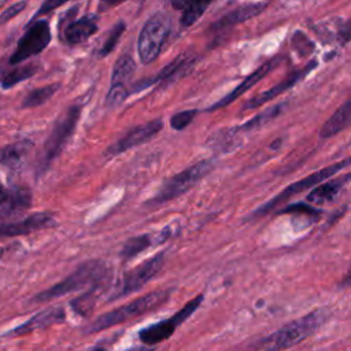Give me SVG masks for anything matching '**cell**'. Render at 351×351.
<instances>
[{
  "instance_id": "1",
  "label": "cell",
  "mask_w": 351,
  "mask_h": 351,
  "mask_svg": "<svg viewBox=\"0 0 351 351\" xmlns=\"http://www.w3.org/2000/svg\"><path fill=\"white\" fill-rule=\"evenodd\" d=\"M328 317L329 313L326 308L313 310L311 313L285 324L278 330L261 339L252 346L251 351H285L311 336L326 322Z\"/></svg>"
},
{
  "instance_id": "2",
  "label": "cell",
  "mask_w": 351,
  "mask_h": 351,
  "mask_svg": "<svg viewBox=\"0 0 351 351\" xmlns=\"http://www.w3.org/2000/svg\"><path fill=\"white\" fill-rule=\"evenodd\" d=\"M171 292H173V288L158 289V291L145 293L144 296H140L126 304H122L121 307H117L114 310H110L99 315L85 328V332L96 333V332L108 329L111 326H115L118 324L126 322L129 319H133L136 317H140L143 314H147L152 310H156L170 298Z\"/></svg>"
},
{
  "instance_id": "3",
  "label": "cell",
  "mask_w": 351,
  "mask_h": 351,
  "mask_svg": "<svg viewBox=\"0 0 351 351\" xmlns=\"http://www.w3.org/2000/svg\"><path fill=\"white\" fill-rule=\"evenodd\" d=\"M107 276V267L101 261H86L81 263L71 274H69L64 280L52 285L51 288L37 293L33 298V302L43 303L48 302L67 293L82 289L88 285H97Z\"/></svg>"
},
{
  "instance_id": "4",
  "label": "cell",
  "mask_w": 351,
  "mask_h": 351,
  "mask_svg": "<svg viewBox=\"0 0 351 351\" xmlns=\"http://www.w3.org/2000/svg\"><path fill=\"white\" fill-rule=\"evenodd\" d=\"M215 166V162L213 159H203L182 171L174 174L173 177L167 178L162 186L158 189L155 196H152L147 204L148 206H160L165 204L189 189H192L202 178H204Z\"/></svg>"
},
{
  "instance_id": "5",
  "label": "cell",
  "mask_w": 351,
  "mask_h": 351,
  "mask_svg": "<svg viewBox=\"0 0 351 351\" xmlns=\"http://www.w3.org/2000/svg\"><path fill=\"white\" fill-rule=\"evenodd\" d=\"M81 108H82L81 104L70 106L66 110V112L62 117H59V119L55 122L47 141L44 143L43 152L38 160L37 171L40 174L44 173L51 166V163L59 156V154L63 151L64 145L73 136L81 115Z\"/></svg>"
},
{
  "instance_id": "6",
  "label": "cell",
  "mask_w": 351,
  "mask_h": 351,
  "mask_svg": "<svg viewBox=\"0 0 351 351\" xmlns=\"http://www.w3.org/2000/svg\"><path fill=\"white\" fill-rule=\"evenodd\" d=\"M171 29L170 16L162 11L152 14L140 30L137 52L141 63L149 64L162 52Z\"/></svg>"
},
{
  "instance_id": "7",
  "label": "cell",
  "mask_w": 351,
  "mask_h": 351,
  "mask_svg": "<svg viewBox=\"0 0 351 351\" xmlns=\"http://www.w3.org/2000/svg\"><path fill=\"white\" fill-rule=\"evenodd\" d=\"M348 166H350V158H346V159H343V160H340V162H336V163H333V165H330V166H326V167H324V169H321V170H317V171L311 173L310 176H307V177H304V178H302V180H299V181H296V182L288 185L287 188H284L278 195H276L273 199H270L269 202H266L265 204H262L259 208H256V210L251 214V217L258 218V217H262V215L269 214V213L273 211L277 206L285 203V202H287L288 199H291L292 196H295V195H298V193H300V192H304L306 189L314 188L315 185H318V184L326 181L329 177L337 174L341 169H347Z\"/></svg>"
},
{
  "instance_id": "8",
  "label": "cell",
  "mask_w": 351,
  "mask_h": 351,
  "mask_svg": "<svg viewBox=\"0 0 351 351\" xmlns=\"http://www.w3.org/2000/svg\"><path fill=\"white\" fill-rule=\"evenodd\" d=\"M204 299V295L203 293H199L196 295L193 299H191L186 304H184L174 315H171L170 318L167 319H162V321H158L155 324H151L145 328H143L140 332H138V339L143 341V344L145 346H155L160 341H165L167 340L174 332L176 329L184 322L186 321L197 308L199 306L202 304Z\"/></svg>"
},
{
  "instance_id": "9",
  "label": "cell",
  "mask_w": 351,
  "mask_h": 351,
  "mask_svg": "<svg viewBox=\"0 0 351 351\" xmlns=\"http://www.w3.org/2000/svg\"><path fill=\"white\" fill-rule=\"evenodd\" d=\"M51 43V29L45 19L33 21L19 38L15 51L10 56V64H19L43 52Z\"/></svg>"
},
{
  "instance_id": "10",
  "label": "cell",
  "mask_w": 351,
  "mask_h": 351,
  "mask_svg": "<svg viewBox=\"0 0 351 351\" xmlns=\"http://www.w3.org/2000/svg\"><path fill=\"white\" fill-rule=\"evenodd\" d=\"M165 261H166V254L162 251L154 255L152 258L144 261L143 263L134 266L133 269L128 270L123 274L119 291L110 300H115L121 296H128L141 289L148 281H151L162 270V267L165 266Z\"/></svg>"
},
{
  "instance_id": "11",
  "label": "cell",
  "mask_w": 351,
  "mask_h": 351,
  "mask_svg": "<svg viewBox=\"0 0 351 351\" xmlns=\"http://www.w3.org/2000/svg\"><path fill=\"white\" fill-rule=\"evenodd\" d=\"M163 128V122L160 118L152 119L149 122H145L143 125H138L133 129H130L123 137H121L117 143L111 144L106 149V156H117L119 154H123L134 147H138L141 144H145L151 141Z\"/></svg>"
},
{
  "instance_id": "12",
  "label": "cell",
  "mask_w": 351,
  "mask_h": 351,
  "mask_svg": "<svg viewBox=\"0 0 351 351\" xmlns=\"http://www.w3.org/2000/svg\"><path fill=\"white\" fill-rule=\"evenodd\" d=\"M195 62H196V58L193 55H189V53L184 52V53L178 55L177 58H174L163 69H160L159 73L155 77H149V78H145V80H141V81L136 82L134 86L132 88L130 93H137L143 89H147L148 86H151L154 84L173 82V81L178 80L180 77H182L184 74H186L192 69Z\"/></svg>"
},
{
  "instance_id": "13",
  "label": "cell",
  "mask_w": 351,
  "mask_h": 351,
  "mask_svg": "<svg viewBox=\"0 0 351 351\" xmlns=\"http://www.w3.org/2000/svg\"><path fill=\"white\" fill-rule=\"evenodd\" d=\"M281 58L280 56H276V58H271L269 59L267 62H265L263 64H261L258 69H255L250 75H247L233 90H230L229 93H226L223 97H221L219 100H217L214 104H211L210 107H207L204 111L206 112H213L215 110H219V108H223L226 107L228 104H230L232 101H234L237 97H240L244 92H247L248 89H251L254 85H256L263 77H266L274 67L278 66Z\"/></svg>"
},
{
  "instance_id": "14",
  "label": "cell",
  "mask_w": 351,
  "mask_h": 351,
  "mask_svg": "<svg viewBox=\"0 0 351 351\" xmlns=\"http://www.w3.org/2000/svg\"><path fill=\"white\" fill-rule=\"evenodd\" d=\"M317 64H318V62L317 60H311V62H308V64H306L303 69H300V70H296V71H293L291 75H288L285 80H282L280 84H277V85H274V86H271V88H269L267 90H265V92H262V93H259V95H256V96H254L252 99H250L244 106H243V111H247V110H252V108H256V107H261V106H263L265 103H267V101H270V100H273L274 97H277V96H280L281 93H284L285 90H288V89H291L292 86H295L299 81H302L313 69H315L317 67Z\"/></svg>"
},
{
  "instance_id": "15",
  "label": "cell",
  "mask_w": 351,
  "mask_h": 351,
  "mask_svg": "<svg viewBox=\"0 0 351 351\" xmlns=\"http://www.w3.org/2000/svg\"><path fill=\"white\" fill-rule=\"evenodd\" d=\"M56 225L55 218L49 213H34L22 221L0 223V237H14L27 234L36 230L52 228Z\"/></svg>"
},
{
  "instance_id": "16",
  "label": "cell",
  "mask_w": 351,
  "mask_h": 351,
  "mask_svg": "<svg viewBox=\"0 0 351 351\" xmlns=\"http://www.w3.org/2000/svg\"><path fill=\"white\" fill-rule=\"evenodd\" d=\"M266 8V3L259 1V3H247L243 5L236 7L234 10L226 12L222 15L219 19H217L211 26V32H221L229 27H233L241 22H245L254 16H256L259 12H262Z\"/></svg>"
},
{
  "instance_id": "17",
  "label": "cell",
  "mask_w": 351,
  "mask_h": 351,
  "mask_svg": "<svg viewBox=\"0 0 351 351\" xmlns=\"http://www.w3.org/2000/svg\"><path fill=\"white\" fill-rule=\"evenodd\" d=\"M99 30L97 25V16L84 15L80 19L71 21L63 30V40L69 45H77L82 44L86 40H89L93 34H96Z\"/></svg>"
},
{
  "instance_id": "18",
  "label": "cell",
  "mask_w": 351,
  "mask_h": 351,
  "mask_svg": "<svg viewBox=\"0 0 351 351\" xmlns=\"http://www.w3.org/2000/svg\"><path fill=\"white\" fill-rule=\"evenodd\" d=\"M64 319H66L64 308L62 306H55V307L47 308V310L40 311L38 314L33 315L29 321L16 326L15 329H12V332L10 335H14V336L26 335V333H30L37 329H44V328L52 326L55 324H60Z\"/></svg>"
},
{
  "instance_id": "19",
  "label": "cell",
  "mask_w": 351,
  "mask_h": 351,
  "mask_svg": "<svg viewBox=\"0 0 351 351\" xmlns=\"http://www.w3.org/2000/svg\"><path fill=\"white\" fill-rule=\"evenodd\" d=\"M350 180V174L346 173L343 177L340 178H335L326 182H321L318 185H315L311 192L307 195L306 200L308 203L313 204H326V203H332L343 191V188L348 184Z\"/></svg>"
},
{
  "instance_id": "20",
  "label": "cell",
  "mask_w": 351,
  "mask_h": 351,
  "mask_svg": "<svg viewBox=\"0 0 351 351\" xmlns=\"http://www.w3.org/2000/svg\"><path fill=\"white\" fill-rule=\"evenodd\" d=\"M32 148L33 143L30 140H19L12 144H8L0 149V163L11 169H18L27 159V155L32 151Z\"/></svg>"
},
{
  "instance_id": "21",
  "label": "cell",
  "mask_w": 351,
  "mask_h": 351,
  "mask_svg": "<svg viewBox=\"0 0 351 351\" xmlns=\"http://www.w3.org/2000/svg\"><path fill=\"white\" fill-rule=\"evenodd\" d=\"M351 121V101L347 100L344 104H341L332 117L322 125L319 130L321 138H329L337 134L339 132L344 130Z\"/></svg>"
},
{
  "instance_id": "22",
  "label": "cell",
  "mask_w": 351,
  "mask_h": 351,
  "mask_svg": "<svg viewBox=\"0 0 351 351\" xmlns=\"http://www.w3.org/2000/svg\"><path fill=\"white\" fill-rule=\"evenodd\" d=\"M32 204V195L27 189L15 188L7 191V196L4 203L1 204V214L4 215H14L27 210Z\"/></svg>"
},
{
  "instance_id": "23",
  "label": "cell",
  "mask_w": 351,
  "mask_h": 351,
  "mask_svg": "<svg viewBox=\"0 0 351 351\" xmlns=\"http://www.w3.org/2000/svg\"><path fill=\"white\" fill-rule=\"evenodd\" d=\"M285 107V103H278V104H274L269 108H266L263 112H259L258 115H255L254 118H251L250 121H247L243 125H239L237 128H233L232 130L234 133H239V132H251V130H256L262 126H265L266 123H269L271 119L277 118L281 111L284 110Z\"/></svg>"
},
{
  "instance_id": "24",
  "label": "cell",
  "mask_w": 351,
  "mask_h": 351,
  "mask_svg": "<svg viewBox=\"0 0 351 351\" xmlns=\"http://www.w3.org/2000/svg\"><path fill=\"white\" fill-rule=\"evenodd\" d=\"M136 71V62L129 53L121 55L111 73V85H126Z\"/></svg>"
},
{
  "instance_id": "25",
  "label": "cell",
  "mask_w": 351,
  "mask_h": 351,
  "mask_svg": "<svg viewBox=\"0 0 351 351\" xmlns=\"http://www.w3.org/2000/svg\"><path fill=\"white\" fill-rule=\"evenodd\" d=\"M213 0H186L182 7V15L180 23L182 27H191L197 22L207 11Z\"/></svg>"
},
{
  "instance_id": "26",
  "label": "cell",
  "mask_w": 351,
  "mask_h": 351,
  "mask_svg": "<svg viewBox=\"0 0 351 351\" xmlns=\"http://www.w3.org/2000/svg\"><path fill=\"white\" fill-rule=\"evenodd\" d=\"M59 88H60V84H49V85L30 90L22 100V108H32V107L44 104L56 93Z\"/></svg>"
},
{
  "instance_id": "27",
  "label": "cell",
  "mask_w": 351,
  "mask_h": 351,
  "mask_svg": "<svg viewBox=\"0 0 351 351\" xmlns=\"http://www.w3.org/2000/svg\"><path fill=\"white\" fill-rule=\"evenodd\" d=\"M154 244V240L151 237V234H138V236H134L132 239H129L122 250H121V256L125 259V261H129L134 256H137L140 252L145 251L147 248H149L151 245Z\"/></svg>"
},
{
  "instance_id": "28",
  "label": "cell",
  "mask_w": 351,
  "mask_h": 351,
  "mask_svg": "<svg viewBox=\"0 0 351 351\" xmlns=\"http://www.w3.org/2000/svg\"><path fill=\"white\" fill-rule=\"evenodd\" d=\"M36 73H37V67L34 64L16 67V69H14L12 71H10L8 74L4 75V78L1 80V88L3 89H10L14 85L19 84L21 81L33 77Z\"/></svg>"
},
{
  "instance_id": "29",
  "label": "cell",
  "mask_w": 351,
  "mask_h": 351,
  "mask_svg": "<svg viewBox=\"0 0 351 351\" xmlns=\"http://www.w3.org/2000/svg\"><path fill=\"white\" fill-rule=\"evenodd\" d=\"M97 289H99V285H95L92 289H89L82 296L71 300L73 310L75 313H78L80 315H84V317L89 315L90 311L93 310V306H95V299H96V291Z\"/></svg>"
},
{
  "instance_id": "30",
  "label": "cell",
  "mask_w": 351,
  "mask_h": 351,
  "mask_svg": "<svg viewBox=\"0 0 351 351\" xmlns=\"http://www.w3.org/2000/svg\"><path fill=\"white\" fill-rule=\"evenodd\" d=\"M125 29H126V23H125L123 21H119V22H117V23L112 26V29H111V32H110L107 40L104 41V44L101 45V48H100V51H99V56H100V58H106L107 55H110V53L114 51V48L117 47V44H118L121 36L123 34Z\"/></svg>"
},
{
  "instance_id": "31",
  "label": "cell",
  "mask_w": 351,
  "mask_h": 351,
  "mask_svg": "<svg viewBox=\"0 0 351 351\" xmlns=\"http://www.w3.org/2000/svg\"><path fill=\"white\" fill-rule=\"evenodd\" d=\"M278 214H293V215H304V217H308L311 218L313 221H317L321 214H322V210H318L307 203H292L289 206H287L285 208L280 210Z\"/></svg>"
},
{
  "instance_id": "32",
  "label": "cell",
  "mask_w": 351,
  "mask_h": 351,
  "mask_svg": "<svg viewBox=\"0 0 351 351\" xmlns=\"http://www.w3.org/2000/svg\"><path fill=\"white\" fill-rule=\"evenodd\" d=\"M199 110L197 108H191V110H184L180 112H176L170 118V126L174 130H184L197 115Z\"/></svg>"
},
{
  "instance_id": "33",
  "label": "cell",
  "mask_w": 351,
  "mask_h": 351,
  "mask_svg": "<svg viewBox=\"0 0 351 351\" xmlns=\"http://www.w3.org/2000/svg\"><path fill=\"white\" fill-rule=\"evenodd\" d=\"M129 95L130 93H129L126 85H110L108 93L106 96V106L117 107V106L122 104L128 99Z\"/></svg>"
},
{
  "instance_id": "34",
  "label": "cell",
  "mask_w": 351,
  "mask_h": 351,
  "mask_svg": "<svg viewBox=\"0 0 351 351\" xmlns=\"http://www.w3.org/2000/svg\"><path fill=\"white\" fill-rule=\"evenodd\" d=\"M292 47L295 48V51H298L302 56H307L308 53L313 52L314 49V44L300 32H295L293 37H292Z\"/></svg>"
},
{
  "instance_id": "35",
  "label": "cell",
  "mask_w": 351,
  "mask_h": 351,
  "mask_svg": "<svg viewBox=\"0 0 351 351\" xmlns=\"http://www.w3.org/2000/svg\"><path fill=\"white\" fill-rule=\"evenodd\" d=\"M66 1H69V0H45V1L41 4V7L38 8V11L34 14V16H33L32 22H33V21H36L38 16H43V15H45V14H48V12L53 11L55 8L60 7V5H62V4H64Z\"/></svg>"
},
{
  "instance_id": "36",
  "label": "cell",
  "mask_w": 351,
  "mask_h": 351,
  "mask_svg": "<svg viewBox=\"0 0 351 351\" xmlns=\"http://www.w3.org/2000/svg\"><path fill=\"white\" fill-rule=\"evenodd\" d=\"M25 4H26L25 1H19V3L12 4L8 8H5V11H3L1 15H0V25L7 22V21H10V19H12L14 16H16L25 8Z\"/></svg>"
},
{
  "instance_id": "37",
  "label": "cell",
  "mask_w": 351,
  "mask_h": 351,
  "mask_svg": "<svg viewBox=\"0 0 351 351\" xmlns=\"http://www.w3.org/2000/svg\"><path fill=\"white\" fill-rule=\"evenodd\" d=\"M125 0H99V10L100 11H104V10H108L111 7H115L121 3H123Z\"/></svg>"
},
{
  "instance_id": "38",
  "label": "cell",
  "mask_w": 351,
  "mask_h": 351,
  "mask_svg": "<svg viewBox=\"0 0 351 351\" xmlns=\"http://www.w3.org/2000/svg\"><path fill=\"white\" fill-rule=\"evenodd\" d=\"M125 351H155V346H137V347L128 348Z\"/></svg>"
},
{
  "instance_id": "39",
  "label": "cell",
  "mask_w": 351,
  "mask_h": 351,
  "mask_svg": "<svg viewBox=\"0 0 351 351\" xmlns=\"http://www.w3.org/2000/svg\"><path fill=\"white\" fill-rule=\"evenodd\" d=\"M166 1H169L174 8H177V10H182V7H184V4H185V1L186 0H166Z\"/></svg>"
},
{
  "instance_id": "40",
  "label": "cell",
  "mask_w": 351,
  "mask_h": 351,
  "mask_svg": "<svg viewBox=\"0 0 351 351\" xmlns=\"http://www.w3.org/2000/svg\"><path fill=\"white\" fill-rule=\"evenodd\" d=\"M5 196H7V189L3 186V184L0 182V207H1V204L4 203V200H5Z\"/></svg>"
},
{
  "instance_id": "41",
  "label": "cell",
  "mask_w": 351,
  "mask_h": 351,
  "mask_svg": "<svg viewBox=\"0 0 351 351\" xmlns=\"http://www.w3.org/2000/svg\"><path fill=\"white\" fill-rule=\"evenodd\" d=\"M92 351H106V348H103V347H96V348H93Z\"/></svg>"
}]
</instances>
